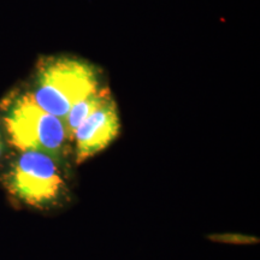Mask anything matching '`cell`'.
Returning <instances> with one entry per match:
<instances>
[{
  "instance_id": "1",
  "label": "cell",
  "mask_w": 260,
  "mask_h": 260,
  "mask_svg": "<svg viewBox=\"0 0 260 260\" xmlns=\"http://www.w3.org/2000/svg\"><path fill=\"white\" fill-rule=\"evenodd\" d=\"M95 90L98 79L90 65L57 58L41 65L30 96L45 111L63 119L71 107Z\"/></svg>"
},
{
  "instance_id": "2",
  "label": "cell",
  "mask_w": 260,
  "mask_h": 260,
  "mask_svg": "<svg viewBox=\"0 0 260 260\" xmlns=\"http://www.w3.org/2000/svg\"><path fill=\"white\" fill-rule=\"evenodd\" d=\"M12 145L22 152H40L57 159L64 154L67 134L63 119L41 109L30 95L17 98L5 115Z\"/></svg>"
},
{
  "instance_id": "3",
  "label": "cell",
  "mask_w": 260,
  "mask_h": 260,
  "mask_svg": "<svg viewBox=\"0 0 260 260\" xmlns=\"http://www.w3.org/2000/svg\"><path fill=\"white\" fill-rule=\"evenodd\" d=\"M4 183L17 200L34 207H45L59 198L64 182L50 155L22 152L6 174Z\"/></svg>"
},
{
  "instance_id": "4",
  "label": "cell",
  "mask_w": 260,
  "mask_h": 260,
  "mask_svg": "<svg viewBox=\"0 0 260 260\" xmlns=\"http://www.w3.org/2000/svg\"><path fill=\"white\" fill-rule=\"evenodd\" d=\"M119 132V118L116 104L109 96L99 109L84 119L75 130L77 162H82L105 149Z\"/></svg>"
},
{
  "instance_id": "5",
  "label": "cell",
  "mask_w": 260,
  "mask_h": 260,
  "mask_svg": "<svg viewBox=\"0 0 260 260\" xmlns=\"http://www.w3.org/2000/svg\"><path fill=\"white\" fill-rule=\"evenodd\" d=\"M110 95L106 90L104 89H98L95 92L89 94L88 96H86L84 99L81 100L71 107V110L68 112V115L63 118L65 130H67V134L69 136V140L73 138V134L75 130L77 129L81 123L84 119H87L95 110L99 109L103 105L104 102L107 99Z\"/></svg>"
},
{
  "instance_id": "6",
  "label": "cell",
  "mask_w": 260,
  "mask_h": 260,
  "mask_svg": "<svg viewBox=\"0 0 260 260\" xmlns=\"http://www.w3.org/2000/svg\"><path fill=\"white\" fill-rule=\"evenodd\" d=\"M2 153H3V142H2V139H0V157H2Z\"/></svg>"
}]
</instances>
